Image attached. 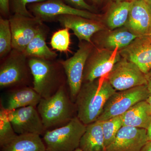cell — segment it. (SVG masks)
<instances>
[{"label": "cell", "instance_id": "27", "mask_svg": "<svg viewBox=\"0 0 151 151\" xmlns=\"http://www.w3.org/2000/svg\"><path fill=\"white\" fill-rule=\"evenodd\" d=\"M69 29L65 27L59 30L52 37L50 45L53 49L60 52H66L68 50L70 44V36Z\"/></svg>", "mask_w": 151, "mask_h": 151}, {"label": "cell", "instance_id": "23", "mask_svg": "<svg viewBox=\"0 0 151 151\" xmlns=\"http://www.w3.org/2000/svg\"><path fill=\"white\" fill-rule=\"evenodd\" d=\"M133 1L114 2L112 4L105 19L107 26L111 30L125 26Z\"/></svg>", "mask_w": 151, "mask_h": 151}, {"label": "cell", "instance_id": "16", "mask_svg": "<svg viewBox=\"0 0 151 151\" xmlns=\"http://www.w3.org/2000/svg\"><path fill=\"white\" fill-rule=\"evenodd\" d=\"M60 23L65 27L72 30L80 41L91 43L92 37L104 29L98 21L78 16L65 15L56 18Z\"/></svg>", "mask_w": 151, "mask_h": 151}, {"label": "cell", "instance_id": "17", "mask_svg": "<svg viewBox=\"0 0 151 151\" xmlns=\"http://www.w3.org/2000/svg\"><path fill=\"white\" fill-rule=\"evenodd\" d=\"M123 126L147 129L151 121L150 107L146 100L141 101L122 115Z\"/></svg>", "mask_w": 151, "mask_h": 151}, {"label": "cell", "instance_id": "1", "mask_svg": "<svg viewBox=\"0 0 151 151\" xmlns=\"http://www.w3.org/2000/svg\"><path fill=\"white\" fill-rule=\"evenodd\" d=\"M116 91L106 76L83 83L75 100L78 119L86 125L96 122Z\"/></svg>", "mask_w": 151, "mask_h": 151}, {"label": "cell", "instance_id": "9", "mask_svg": "<svg viewBox=\"0 0 151 151\" xmlns=\"http://www.w3.org/2000/svg\"><path fill=\"white\" fill-rule=\"evenodd\" d=\"M23 52L13 49L0 67V86L2 89L18 85L28 75V62Z\"/></svg>", "mask_w": 151, "mask_h": 151}, {"label": "cell", "instance_id": "33", "mask_svg": "<svg viewBox=\"0 0 151 151\" xmlns=\"http://www.w3.org/2000/svg\"><path fill=\"white\" fill-rule=\"evenodd\" d=\"M147 130V135L148 142L151 141V121L149 125L148 128Z\"/></svg>", "mask_w": 151, "mask_h": 151}, {"label": "cell", "instance_id": "37", "mask_svg": "<svg viewBox=\"0 0 151 151\" xmlns=\"http://www.w3.org/2000/svg\"><path fill=\"white\" fill-rule=\"evenodd\" d=\"M74 151H83V150H81V149L80 148H77V149H76V150H75Z\"/></svg>", "mask_w": 151, "mask_h": 151}, {"label": "cell", "instance_id": "10", "mask_svg": "<svg viewBox=\"0 0 151 151\" xmlns=\"http://www.w3.org/2000/svg\"><path fill=\"white\" fill-rule=\"evenodd\" d=\"M122 58L119 49L111 50L100 48L91 52L84 68L83 82L92 81L107 76Z\"/></svg>", "mask_w": 151, "mask_h": 151}, {"label": "cell", "instance_id": "12", "mask_svg": "<svg viewBox=\"0 0 151 151\" xmlns=\"http://www.w3.org/2000/svg\"><path fill=\"white\" fill-rule=\"evenodd\" d=\"M35 17L43 20L52 19L61 15L78 16L98 21L99 16L89 11L72 7L59 0H48L37 3L31 7Z\"/></svg>", "mask_w": 151, "mask_h": 151}, {"label": "cell", "instance_id": "25", "mask_svg": "<svg viewBox=\"0 0 151 151\" xmlns=\"http://www.w3.org/2000/svg\"><path fill=\"white\" fill-rule=\"evenodd\" d=\"M12 34L9 21L0 18V57L2 58L12 51Z\"/></svg>", "mask_w": 151, "mask_h": 151}, {"label": "cell", "instance_id": "34", "mask_svg": "<svg viewBox=\"0 0 151 151\" xmlns=\"http://www.w3.org/2000/svg\"><path fill=\"white\" fill-rule=\"evenodd\" d=\"M151 9V0H144Z\"/></svg>", "mask_w": 151, "mask_h": 151}, {"label": "cell", "instance_id": "38", "mask_svg": "<svg viewBox=\"0 0 151 151\" xmlns=\"http://www.w3.org/2000/svg\"><path fill=\"white\" fill-rule=\"evenodd\" d=\"M94 1H98V0H94Z\"/></svg>", "mask_w": 151, "mask_h": 151}, {"label": "cell", "instance_id": "11", "mask_svg": "<svg viewBox=\"0 0 151 151\" xmlns=\"http://www.w3.org/2000/svg\"><path fill=\"white\" fill-rule=\"evenodd\" d=\"M9 120L18 135H43L47 131L35 107L29 106L8 111Z\"/></svg>", "mask_w": 151, "mask_h": 151}, {"label": "cell", "instance_id": "4", "mask_svg": "<svg viewBox=\"0 0 151 151\" xmlns=\"http://www.w3.org/2000/svg\"><path fill=\"white\" fill-rule=\"evenodd\" d=\"M33 77V89L42 98L51 97L59 89V74L55 65L47 60L36 58L29 59Z\"/></svg>", "mask_w": 151, "mask_h": 151}, {"label": "cell", "instance_id": "5", "mask_svg": "<svg viewBox=\"0 0 151 151\" xmlns=\"http://www.w3.org/2000/svg\"><path fill=\"white\" fill-rule=\"evenodd\" d=\"M148 97L146 85L116 91L107 100L103 112L97 121L102 122L122 116L135 104L147 100Z\"/></svg>", "mask_w": 151, "mask_h": 151}, {"label": "cell", "instance_id": "31", "mask_svg": "<svg viewBox=\"0 0 151 151\" xmlns=\"http://www.w3.org/2000/svg\"><path fill=\"white\" fill-rule=\"evenodd\" d=\"M1 11L5 15H8L9 12V0H0Z\"/></svg>", "mask_w": 151, "mask_h": 151}, {"label": "cell", "instance_id": "35", "mask_svg": "<svg viewBox=\"0 0 151 151\" xmlns=\"http://www.w3.org/2000/svg\"><path fill=\"white\" fill-rule=\"evenodd\" d=\"M114 2L133 1L135 0H113Z\"/></svg>", "mask_w": 151, "mask_h": 151}, {"label": "cell", "instance_id": "6", "mask_svg": "<svg viewBox=\"0 0 151 151\" xmlns=\"http://www.w3.org/2000/svg\"><path fill=\"white\" fill-rule=\"evenodd\" d=\"M90 43H81L73 56L60 61L67 76L71 100H75L83 82L84 68L88 58L92 52Z\"/></svg>", "mask_w": 151, "mask_h": 151}, {"label": "cell", "instance_id": "3", "mask_svg": "<svg viewBox=\"0 0 151 151\" xmlns=\"http://www.w3.org/2000/svg\"><path fill=\"white\" fill-rule=\"evenodd\" d=\"M86 127V125L75 116L63 126L47 130L42 139L46 151H74L79 147Z\"/></svg>", "mask_w": 151, "mask_h": 151}, {"label": "cell", "instance_id": "26", "mask_svg": "<svg viewBox=\"0 0 151 151\" xmlns=\"http://www.w3.org/2000/svg\"><path fill=\"white\" fill-rule=\"evenodd\" d=\"M101 123L106 148L114 140L118 132L123 127L122 115L102 121Z\"/></svg>", "mask_w": 151, "mask_h": 151}, {"label": "cell", "instance_id": "15", "mask_svg": "<svg viewBox=\"0 0 151 151\" xmlns=\"http://www.w3.org/2000/svg\"><path fill=\"white\" fill-rule=\"evenodd\" d=\"M119 52L122 58L134 63L145 74L151 70V42L147 37L137 38Z\"/></svg>", "mask_w": 151, "mask_h": 151}, {"label": "cell", "instance_id": "36", "mask_svg": "<svg viewBox=\"0 0 151 151\" xmlns=\"http://www.w3.org/2000/svg\"><path fill=\"white\" fill-rule=\"evenodd\" d=\"M147 37L150 40L151 42V31L150 32V33H149V34L148 35Z\"/></svg>", "mask_w": 151, "mask_h": 151}, {"label": "cell", "instance_id": "7", "mask_svg": "<svg viewBox=\"0 0 151 151\" xmlns=\"http://www.w3.org/2000/svg\"><path fill=\"white\" fill-rule=\"evenodd\" d=\"M106 77L116 91L147 84L145 74L137 65L122 57Z\"/></svg>", "mask_w": 151, "mask_h": 151}, {"label": "cell", "instance_id": "24", "mask_svg": "<svg viewBox=\"0 0 151 151\" xmlns=\"http://www.w3.org/2000/svg\"><path fill=\"white\" fill-rule=\"evenodd\" d=\"M0 111V146L1 147L13 140L17 134L9 120L8 111L1 105Z\"/></svg>", "mask_w": 151, "mask_h": 151}, {"label": "cell", "instance_id": "14", "mask_svg": "<svg viewBox=\"0 0 151 151\" xmlns=\"http://www.w3.org/2000/svg\"><path fill=\"white\" fill-rule=\"evenodd\" d=\"M124 27L138 37L148 35L151 31V9L144 0L133 1Z\"/></svg>", "mask_w": 151, "mask_h": 151}, {"label": "cell", "instance_id": "22", "mask_svg": "<svg viewBox=\"0 0 151 151\" xmlns=\"http://www.w3.org/2000/svg\"><path fill=\"white\" fill-rule=\"evenodd\" d=\"M45 35L43 27L28 45L23 52L26 56L50 60L56 58V52L51 50L47 45Z\"/></svg>", "mask_w": 151, "mask_h": 151}, {"label": "cell", "instance_id": "2", "mask_svg": "<svg viewBox=\"0 0 151 151\" xmlns=\"http://www.w3.org/2000/svg\"><path fill=\"white\" fill-rule=\"evenodd\" d=\"M37 110L46 130L63 126L75 117L72 100L63 84L51 97L42 98Z\"/></svg>", "mask_w": 151, "mask_h": 151}, {"label": "cell", "instance_id": "19", "mask_svg": "<svg viewBox=\"0 0 151 151\" xmlns=\"http://www.w3.org/2000/svg\"><path fill=\"white\" fill-rule=\"evenodd\" d=\"M79 148L83 151H105L101 122L96 121L86 125V131L80 141Z\"/></svg>", "mask_w": 151, "mask_h": 151}, {"label": "cell", "instance_id": "28", "mask_svg": "<svg viewBox=\"0 0 151 151\" xmlns=\"http://www.w3.org/2000/svg\"><path fill=\"white\" fill-rule=\"evenodd\" d=\"M45 0H12V5L14 14H18L29 17H34L27 10L26 6L29 3L42 2Z\"/></svg>", "mask_w": 151, "mask_h": 151}, {"label": "cell", "instance_id": "32", "mask_svg": "<svg viewBox=\"0 0 151 151\" xmlns=\"http://www.w3.org/2000/svg\"><path fill=\"white\" fill-rule=\"evenodd\" d=\"M141 151H151V141L148 142L143 147Z\"/></svg>", "mask_w": 151, "mask_h": 151}, {"label": "cell", "instance_id": "13", "mask_svg": "<svg viewBox=\"0 0 151 151\" xmlns=\"http://www.w3.org/2000/svg\"><path fill=\"white\" fill-rule=\"evenodd\" d=\"M148 142L147 130L123 126L105 151H141Z\"/></svg>", "mask_w": 151, "mask_h": 151}, {"label": "cell", "instance_id": "8", "mask_svg": "<svg viewBox=\"0 0 151 151\" xmlns=\"http://www.w3.org/2000/svg\"><path fill=\"white\" fill-rule=\"evenodd\" d=\"M13 49L24 52L28 45L43 27L42 21L37 17H29L14 14L10 17Z\"/></svg>", "mask_w": 151, "mask_h": 151}, {"label": "cell", "instance_id": "18", "mask_svg": "<svg viewBox=\"0 0 151 151\" xmlns=\"http://www.w3.org/2000/svg\"><path fill=\"white\" fill-rule=\"evenodd\" d=\"M42 97L33 88L25 87L13 90L7 98L5 108L7 111L38 105Z\"/></svg>", "mask_w": 151, "mask_h": 151}, {"label": "cell", "instance_id": "30", "mask_svg": "<svg viewBox=\"0 0 151 151\" xmlns=\"http://www.w3.org/2000/svg\"><path fill=\"white\" fill-rule=\"evenodd\" d=\"M146 80L148 91L149 92V97L146 101L148 103L151 110V70L145 74Z\"/></svg>", "mask_w": 151, "mask_h": 151}, {"label": "cell", "instance_id": "21", "mask_svg": "<svg viewBox=\"0 0 151 151\" xmlns=\"http://www.w3.org/2000/svg\"><path fill=\"white\" fill-rule=\"evenodd\" d=\"M1 148V151H46L40 135L31 134L18 135L13 140Z\"/></svg>", "mask_w": 151, "mask_h": 151}, {"label": "cell", "instance_id": "20", "mask_svg": "<svg viewBox=\"0 0 151 151\" xmlns=\"http://www.w3.org/2000/svg\"><path fill=\"white\" fill-rule=\"evenodd\" d=\"M137 37V36L124 26L107 33L99 40V44L102 47L101 48L111 50L119 49L120 50L127 47Z\"/></svg>", "mask_w": 151, "mask_h": 151}, {"label": "cell", "instance_id": "29", "mask_svg": "<svg viewBox=\"0 0 151 151\" xmlns=\"http://www.w3.org/2000/svg\"><path fill=\"white\" fill-rule=\"evenodd\" d=\"M65 1L81 9H82L89 12L92 11L93 10V8L87 4L84 0H65Z\"/></svg>", "mask_w": 151, "mask_h": 151}]
</instances>
